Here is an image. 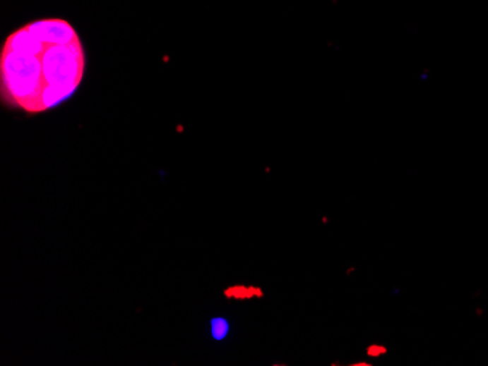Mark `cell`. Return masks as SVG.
Instances as JSON below:
<instances>
[{
  "label": "cell",
  "instance_id": "cell-1",
  "mask_svg": "<svg viewBox=\"0 0 488 366\" xmlns=\"http://www.w3.org/2000/svg\"><path fill=\"white\" fill-rule=\"evenodd\" d=\"M85 51L65 19L30 23L8 35L0 53L2 101L41 114L71 98L83 79Z\"/></svg>",
  "mask_w": 488,
  "mask_h": 366
},
{
  "label": "cell",
  "instance_id": "cell-2",
  "mask_svg": "<svg viewBox=\"0 0 488 366\" xmlns=\"http://www.w3.org/2000/svg\"><path fill=\"white\" fill-rule=\"evenodd\" d=\"M385 352H386V349H385V348H377V346H371V348H369V355H370V356H379V355L385 353Z\"/></svg>",
  "mask_w": 488,
  "mask_h": 366
}]
</instances>
